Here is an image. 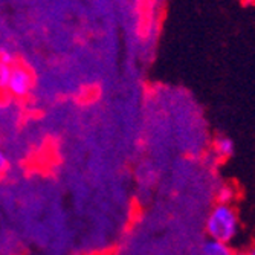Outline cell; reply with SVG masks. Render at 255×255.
I'll use <instances>...</instances> for the list:
<instances>
[{"label":"cell","instance_id":"4","mask_svg":"<svg viewBox=\"0 0 255 255\" xmlns=\"http://www.w3.org/2000/svg\"><path fill=\"white\" fill-rule=\"evenodd\" d=\"M200 251H202V255H237L233 245L213 240V239H206Z\"/></svg>","mask_w":255,"mask_h":255},{"label":"cell","instance_id":"2","mask_svg":"<svg viewBox=\"0 0 255 255\" xmlns=\"http://www.w3.org/2000/svg\"><path fill=\"white\" fill-rule=\"evenodd\" d=\"M32 84H34V80L28 69L20 64H14L11 69L8 84H6L8 94L12 95L14 98H25L29 95Z\"/></svg>","mask_w":255,"mask_h":255},{"label":"cell","instance_id":"6","mask_svg":"<svg viewBox=\"0 0 255 255\" xmlns=\"http://www.w3.org/2000/svg\"><path fill=\"white\" fill-rule=\"evenodd\" d=\"M237 193L234 190L233 185H222L219 188V196H217V202H222V203H234V199H236Z\"/></svg>","mask_w":255,"mask_h":255},{"label":"cell","instance_id":"1","mask_svg":"<svg viewBox=\"0 0 255 255\" xmlns=\"http://www.w3.org/2000/svg\"><path fill=\"white\" fill-rule=\"evenodd\" d=\"M208 239L233 245L240 234V216L234 203L217 202L205 220Z\"/></svg>","mask_w":255,"mask_h":255},{"label":"cell","instance_id":"3","mask_svg":"<svg viewBox=\"0 0 255 255\" xmlns=\"http://www.w3.org/2000/svg\"><path fill=\"white\" fill-rule=\"evenodd\" d=\"M234 141L226 134H217L210 147V153L211 156L217 160V162H223L226 159H229L234 154Z\"/></svg>","mask_w":255,"mask_h":255},{"label":"cell","instance_id":"10","mask_svg":"<svg viewBox=\"0 0 255 255\" xmlns=\"http://www.w3.org/2000/svg\"><path fill=\"white\" fill-rule=\"evenodd\" d=\"M237 255H243V254H237Z\"/></svg>","mask_w":255,"mask_h":255},{"label":"cell","instance_id":"8","mask_svg":"<svg viewBox=\"0 0 255 255\" xmlns=\"http://www.w3.org/2000/svg\"><path fill=\"white\" fill-rule=\"evenodd\" d=\"M243 255H255V245H252L246 252H243Z\"/></svg>","mask_w":255,"mask_h":255},{"label":"cell","instance_id":"9","mask_svg":"<svg viewBox=\"0 0 255 255\" xmlns=\"http://www.w3.org/2000/svg\"><path fill=\"white\" fill-rule=\"evenodd\" d=\"M245 3H255V0H243Z\"/></svg>","mask_w":255,"mask_h":255},{"label":"cell","instance_id":"5","mask_svg":"<svg viewBox=\"0 0 255 255\" xmlns=\"http://www.w3.org/2000/svg\"><path fill=\"white\" fill-rule=\"evenodd\" d=\"M12 69V57L9 54L0 55V90H6V84Z\"/></svg>","mask_w":255,"mask_h":255},{"label":"cell","instance_id":"7","mask_svg":"<svg viewBox=\"0 0 255 255\" xmlns=\"http://www.w3.org/2000/svg\"><path fill=\"white\" fill-rule=\"evenodd\" d=\"M6 170H8V156L0 148V174H3Z\"/></svg>","mask_w":255,"mask_h":255}]
</instances>
